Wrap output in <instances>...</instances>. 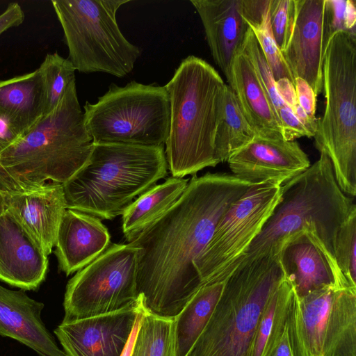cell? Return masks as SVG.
Instances as JSON below:
<instances>
[{
  "label": "cell",
  "mask_w": 356,
  "mask_h": 356,
  "mask_svg": "<svg viewBox=\"0 0 356 356\" xmlns=\"http://www.w3.org/2000/svg\"><path fill=\"white\" fill-rule=\"evenodd\" d=\"M256 184L232 174L194 175L182 196L131 241L136 289L149 312L175 318L202 287L197 265L229 207Z\"/></svg>",
  "instance_id": "cell-1"
},
{
  "label": "cell",
  "mask_w": 356,
  "mask_h": 356,
  "mask_svg": "<svg viewBox=\"0 0 356 356\" xmlns=\"http://www.w3.org/2000/svg\"><path fill=\"white\" fill-rule=\"evenodd\" d=\"M92 146L74 79L57 106L0 153L8 193L35 189L48 181L64 184L86 164Z\"/></svg>",
  "instance_id": "cell-2"
},
{
  "label": "cell",
  "mask_w": 356,
  "mask_h": 356,
  "mask_svg": "<svg viewBox=\"0 0 356 356\" xmlns=\"http://www.w3.org/2000/svg\"><path fill=\"white\" fill-rule=\"evenodd\" d=\"M355 207L352 197L338 186L329 157L321 152L307 170L281 185L279 202L234 270L259 257L280 254L284 242L307 225L335 259L337 232Z\"/></svg>",
  "instance_id": "cell-3"
},
{
  "label": "cell",
  "mask_w": 356,
  "mask_h": 356,
  "mask_svg": "<svg viewBox=\"0 0 356 356\" xmlns=\"http://www.w3.org/2000/svg\"><path fill=\"white\" fill-rule=\"evenodd\" d=\"M226 85L207 61L188 56L165 86L170 104L165 153L172 177L195 175L218 164L215 137Z\"/></svg>",
  "instance_id": "cell-4"
},
{
  "label": "cell",
  "mask_w": 356,
  "mask_h": 356,
  "mask_svg": "<svg viewBox=\"0 0 356 356\" xmlns=\"http://www.w3.org/2000/svg\"><path fill=\"white\" fill-rule=\"evenodd\" d=\"M164 146L94 144L86 164L63 184L67 209L111 220L166 177Z\"/></svg>",
  "instance_id": "cell-5"
},
{
  "label": "cell",
  "mask_w": 356,
  "mask_h": 356,
  "mask_svg": "<svg viewBox=\"0 0 356 356\" xmlns=\"http://www.w3.org/2000/svg\"><path fill=\"white\" fill-rule=\"evenodd\" d=\"M285 278L280 254L236 268L225 280L209 321L186 356H248L262 312Z\"/></svg>",
  "instance_id": "cell-6"
},
{
  "label": "cell",
  "mask_w": 356,
  "mask_h": 356,
  "mask_svg": "<svg viewBox=\"0 0 356 356\" xmlns=\"http://www.w3.org/2000/svg\"><path fill=\"white\" fill-rule=\"evenodd\" d=\"M323 115L314 136L316 149L329 157L336 181L349 197L356 195V33L333 34L325 49Z\"/></svg>",
  "instance_id": "cell-7"
},
{
  "label": "cell",
  "mask_w": 356,
  "mask_h": 356,
  "mask_svg": "<svg viewBox=\"0 0 356 356\" xmlns=\"http://www.w3.org/2000/svg\"><path fill=\"white\" fill-rule=\"evenodd\" d=\"M129 0H54L67 58L81 73L104 72L118 78L129 74L141 49L121 32L116 13Z\"/></svg>",
  "instance_id": "cell-8"
},
{
  "label": "cell",
  "mask_w": 356,
  "mask_h": 356,
  "mask_svg": "<svg viewBox=\"0 0 356 356\" xmlns=\"http://www.w3.org/2000/svg\"><path fill=\"white\" fill-rule=\"evenodd\" d=\"M84 120L94 144L164 146L170 122V104L165 86L132 81L111 83L97 102H86Z\"/></svg>",
  "instance_id": "cell-9"
},
{
  "label": "cell",
  "mask_w": 356,
  "mask_h": 356,
  "mask_svg": "<svg viewBox=\"0 0 356 356\" xmlns=\"http://www.w3.org/2000/svg\"><path fill=\"white\" fill-rule=\"evenodd\" d=\"M287 331L293 356H356V288L294 290Z\"/></svg>",
  "instance_id": "cell-10"
},
{
  "label": "cell",
  "mask_w": 356,
  "mask_h": 356,
  "mask_svg": "<svg viewBox=\"0 0 356 356\" xmlns=\"http://www.w3.org/2000/svg\"><path fill=\"white\" fill-rule=\"evenodd\" d=\"M137 267L136 248L110 244L67 282L62 321L110 313L136 303Z\"/></svg>",
  "instance_id": "cell-11"
},
{
  "label": "cell",
  "mask_w": 356,
  "mask_h": 356,
  "mask_svg": "<svg viewBox=\"0 0 356 356\" xmlns=\"http://www.w3.org/2000/svg\"><path fill=\"white\" fill-rule=\"evenodd\" d=\"M280 198L281 185L267 181L254 184L229 207L198 263L202 286L229 276Z\"/></svg>",
  "instance_id": "cell-12"
},
{
  "label": "cell",
  "mask_w": 356,
  "mask_h": 356,
  "mask_svg": "<svg viewBox=\"0 0 356 356\" xmlns=\"http://www.w3.org/2000/svg\"><path fill=\"white\" fill-rule=\"evenodd\" d=\"M143 305L83 318L62 321L54 332L67 356H120Z\"/></svg>",
  "instance_id": "cell-13"
},
{
  "label": "cell",
  "mask_w": 356,
  "mask_h": 356,
  "mask_svg": "<svg viewBox=\"0 0 356 356\" xmlns=\"http://www.w3.org/2000/svg\"><path fill=\"white\" fill-rule=\"evenodd\" d=\"M293 16L283 57L294 79L312 87L316 97L323 90L325 0H293Z\"/></svg>",
  "instance_id": "cell-14"
},
{
  "label": "cell",
  "mask_w": 356,
  "mask_h": 356,
  "mask_svg": "<svg viewBox=\"0 0 356 356\" xmlns=\"http://www.w3.org/2000/svg\"><path fill=\"white\" fill-rule=\"evenodd\" d=\"M232 175L253 184L282 185L310 166L307 154L296 140H268L256 136L227 161Z\"/></svg>",
  "instance_id": "cell-15"
},
{
  "label": "cell",
  "mask_w": 356,
  "mask_h": 356,
  "mask_svg": "<svg viewBox=\"0 0 356 356\" xmlns=\"http://www.w3.org/2000/svg\"><path fill=\"white\" fill-rule=\"evenodd\" d=\"M48 255L8 209L0 216V280L22 290L44 281Z\"/></svg>",
  "instance_id": "cell-16"
},
{
  "label": "cell",
  "mask_w": 356,
  "mask_h": 356,
  "mask_svg": "<svg viewBox=\"0 0 356 356\" xmlns=\"http://www.w3.org/2000/svg\"><path fill=\"white\" fill-rule=\"evenodd\" d=\"M321 245L313 234L302 228L282 247L281 263L298 297L325 286L353 287L341 270L332 264Z\"/></svg>",
  "instance_id": "cell-17"
},
{
  "label": "cell",
  "mask_w": 356,
  "mask_h": 356,
  "mask_svg": "<svg viewBox=\"0 0 356 356\" xmlns=\"http://www.w3.org/2000/svg\"><path fill=\"white\" fill-rule=\"evenodd\" d=\"M44 307L24 290L0 285V335L19 341L38 356H67L42 320Z\"/></svg>",
  "instance_id": "cell-18"
},
{
  "label": "cell",
  "mask_w": 356,
  "mask_h": 356,
  "mask_svg": "<svg viewBox=\"0 0 356 356\" xmlns=\"http://www.w3.org/2000/svg\"><path fill=\"white\" fill-rule=\"evenodd\" d=\"M8 209L36 240L47 255L55 247L67 209L63 184L48 182L30 191L7 194Z\"/></svg>",
  "instance_id": "cell-19"
},
{
  "label": "cell",
  "mask_w": 356,
  "mask_h": 356,
  "mask_svg": "<svg viewBox=\"0 0 356 356\" xmlns=\"http://www.w3.org/2000/svg\"><path fill=\"white\" fill-rule=\"evenodd\" d=\"M110 239L108 229L99 218L67 209L55 245L60 270L68 276L82 269L109 246Z\"/></svg>",
  "instance_id": "cell-20"
},
{
  "label": "cell",
  "mask_w": 356,
  "mask_h": 356,
  "mask_svg": "<svg viewBox=\"0 0 356 356\" xmlns=\"http://www.w3.org/2000/svg\"><path fill=\"white\" fill-rule=\"evenodd\" d=\"M190 1L201 19L212 57L227 78L248 29L243 15L242 0Z\"/></svg>",
  "instance_id": "cell-21"
},
{
  "label": "cell",
  "mask_w": 356,
  "mask_h": 356,
  "mask_svg": "<svg viewBox=\"0 0 356 356\" xmlns=\"http://www.w3.org/2000/svg\"><path fill=\"white\" fill-rule=\"evenodd\" d=\"M244 117L257 136L284 140L282 127L272 102L241 49L234 56L227 77Z\"/></svg>",
  "instance_id": "cell-22"
},
{
  "label": "cell",
  "mask_w": 356,
  "mask_h": 356,
  "mask_svg": "<svg viewBox=\"0 0 356 356\" xmlns=\"http://www.w3.org/2000/svg\"><path fill=\"white\" fill-rule=\"evenodd\" d=\"M44 115V95L37 70L0 81V117L19 136L31 130Z\"/></svg>",
  "instance_id": "cell-23"
},
{
  "label": "cell",
  "mask_w": 356,
  "mask_h": 356,
  "mask_svg": "<svg viewBox=\"0 0 356 356\" xmlns=\"http://www.w3.org/2000/svg\"><path fill=\"white\" fill-rule=\"evenodd\" d=\"M189 179L171 177L138 196L122 213V232L129 243L153 224L182 196Z\"/></svg>",
  "instance_id": "cell-24"
},
{
  "label": "cell",
  "mask_w": 356,
  "mask_h": 356,
  "mask_svg": "<svg viewBox=\"0 0 356 356\" xmlns=\"http://www.w3.org/2000/svg\"><path fill=\"white\" fill-rule=\"evenodd\" d=\"M224 282L200 287L174 318L176 356H186L204 330L220 296Z\"/></svg>",
  "instance_id": "cell-25"
},
{
  "label": "cell",
  "mask_w": 356,
  "mask_h": 356,
  "mask_svg": "<svg viewBox=\"0 0 356 356\" xmlns=\"http://www.w3.org/2000/svg\"><path fill=\"white\" fill-rule=\"evenodd\" d=\"M257 136L244 117L234 94L227 84L215 137V157L218 163L227 161L238 150Z\"/></svg>",
  "instance_id": "cell-26"
},
{
  "label": "cell",
  "mask_w": 356,
  "mask_h": 356,
  "mask_svg": "<svg viewBox=\"0 0 356 356\" xmlns=\"http://www.w3.org/2000/svg\"><path fill=\"white\" fill-rule=\"evenodd\" d=\"M131 356H176L174 318L153 314L143 303Z\"/></svg>",
  "instance_id": "cell-27"
},
{
  "label": "cell",
  "mask_w": 356,
  "mask_h": 356,
  "mask_svg": "<svg viewBox=\"0 0 356 356\" xmlns=\"http://www.w3.org/2000/svg\"><path fill=\"white\" fill-rule=\"evenodd\" d=\"M38 70L43 86L46 115L57 106L70 83L75 79L76 69L68 58L55 52L47 54Z\"/></svg>",
  "instance_id": "cell-28"
},
{
  "label": "cell",
  "mask_w": 356,
  "mask_h": 356,
  "mask_svg": "<svg viewBox=\"0 0 356 356\" xmlns=\"http://www.w3.org/2000/svg\"><path fill=\"white\" fill-rule=\"evenodd\" d=\"M334 252L343 275L351 286L356 287V207L337 232Z\"/></svg>",
  "instance_id": "cell-29"
},
{
  "label": "cell",
  "mask_w": 356,
  "mask_h": 356,
  "mask_svg": "<svg viewBox=\"0 0 356 356\" xmlns=\"http://www.w3.org/2000/svg\"><path fill=\"white\" fill-rule=\"evenodd\" d=\"M253 32L273 72L275 81L286 78L294 85V77L273 37L270 24V6L258 23L246 22Z\"/></svg>",
  "instance_id": "cell-30"
},
{
  "label": "cell",
  "mask_w": 356,
  "mask_h": 356,
  "mask_svg": "<svg viewBox=\"0 0 356 356\" xmlns=\"http://www.w3.org/2000/svg\"><path fill=\"white\" fill-rule=\"evenodd\" d=\"M241 51L250 61L260 83L268 94L278 115L279 109L286 104L278 95L276 89V81L273 72L261 51V47L249 26Z\"/></svg>",
  "instance_id": "cell-31"
},
{
  "label": "cell",
  "mask_w": 356,
  "mask_h": 356,
  "mask_svg": "<svg viewBox=\"0 0 356 356\" xmlns=\"http://www.w3.org/2000/svg\"><path fill=\"white\" fill-rule=\"evenodd\" d=\"M293 9V0H270V28L275 42L282 53L285 49L289 40Z\"/></svg>",
  "instance_id": "cell-32"
},
{
  "label": "cell",
  "mask_w": 356,
  "mask_h": 356,
  "mask_svg": "<svg viewBox=\"0 0 356 356\" xmlns=\"http://www.w3.org/2000/svg\"><path fill=\"white\" fill-rule=\"evenodd\" d=\"M346 0H325L324 29L326 43L337 31H345Z\"/></svg>",
  "instance_id": "cell-33"
},
{
  "label": "cell",
  "mask_w": 356,
  "mask_h": 356,
  "mask_svg": "<svg viewBox=\"0 0 356 356\" xmlns=\"http://www.w3.org/2000/svg\"><path fill=\"white\" fill-rule=\"evenodd\" d=\"M278 115L282 127L284 140L293 141L302 137H312L288 106L281 107L278 111Z\"/></svg>",
  "instance_id": "cell-34"
},
{
  "label": "cell",
  "mask_w": 356,
  "mask_h": 356,
  "mask_svg": "<svg viewBox=\"0 0 356 356\" xmlns=\"http://www.w3.org/2000/svg\"><path fill=\"white\" fill-rule=\"evenodd\" d=\"M294 87L298 104L312 118H315L316 96L312 87L304 79L297 77Z\"/></svg>",
  "instance_id": "cell-35"
},
{
  "label": "cell",
  "mask_w": 356,
  "mask_h": 356,
  "mask_svg": "<svg viewBox=\"0 0 356 356\" xmlns=\"http://www.w3.org/2000/svg\"><path fill=\"white\" fill-rule=\"evenodd\" d=\"M24 19V13L18 3L8 4L6 9L0 14V35L10 28L22 24Z\"/></svg>",
  "instance_id": "cell-36"
},
{
  "label": "cell",
  "mask_w": 356,
  "mask_h": 356,
  "mask_svg": "<svg viewBox=\"0 0 356 356\" xmlns=\"http://www.w3.org/2000/svg\"><path fill=\"white\" fill-rule=\"evenodd\" d=\"M276 89L280 98L293 112L298 104L293 83L288 79H280L275 82Z\"/></svg>",
  "instance_id": "cell-37"
},
{
  "label": "cell",
  "mask_w": 356,
  "mask_h": 356,
  "mask_svg": "<svg viewBox=\"0 0 356 356\" xmlns=\"http://www.w3.org/2000/svg\"><path fill=\"white\" fill-rule=\"evenodd\" d=\"M19 138L10 124L0 117V153L16 143Z\"/></svg>",
  "instance_id": "cell-38"
},
{
  "label": "cell",
  "mask_w": 356,
  "mask_h": 356,
  "mask_svg": "<svg viewBox=\"0 0 356 356\" xmlns=\"http://www.w3.org/2000/svg\"><path fill=\"white\" fill-rule=\"evenodd\" d=\"M344 18L346 31L356 33L355 1L346 0Z\"/></svg>",
  "instance_id": "cell-39"
},
{
  "label": "cell",
  "mask_w": 356,
  "mask_h": 356,
  "mask_svg": "<svg viewBox=\"0 0 356 356\" xmlns=\"http://www.w3.org/2000/svg\"><path fill=\"white\" fill-rule=\"evenodd\" d=\"M293 113L314 137L317 128L318 118L310 117L299 104L297 105Z\"/></svg>",
  "instance_id": "cell-40"
},
{
  "label": "cell",
  "mask_w": 356,
  "mask_h": 356,
  "mask_svg": "<svg viewBox=\"0 0 356 356\" xmlns=\"http://www.w3.org/2000/svg\"><path fill=\"white\" fill-rule=\"evenodd\" d=\"M140 314H141V309H140L139 314H138V316L136 318L134 326L132 329V331L131 332L129 338L120 356H131L134 340H135V338H136V334L138 332L139 323H140Z\"/></svg>",
  "instance_id": "cell-41"
},
{
  "label": "cell",
  "mask_w": 356,
  "mask_h": 356,
  "mask_svg": "<svg viewBox=\"0 0 356 356\" xmlns=\"http://www.w3.org/2000/svg\"><path fill=\"white\" fill-rule=\"evenodd\" d=\"M6 197V194L0 190V216L8 209Z\"/></svg>",
  "instance_id": "cell-42"
},
{
  "label": "cell",
  "mask_w": 356,
  "mask_h": 356,
  "mask_svg": "<svg viewBox=\"0 0 356 356\" xmlns=\"http://www.w3.org/2000/svg\"><path fill=\"white\" fill-rule=\"evenodd\" d=\"M0 190L6 193V186L3 175L1 170L0 169Z\"/></svg>",
  "instance_id": "cell-43"
}]
</instances>
